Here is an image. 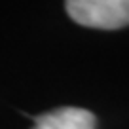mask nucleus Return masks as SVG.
Listing matches in <instances>:
<instances>
[{
	"label": "nucleus",
	"instance_id": "obj_1",
	"mask_svg": "<svg viewBox=\"0 0 129 129\" xmlns=\"http://www.w3.org/2000/svg\"><path fill=\"white\" fill-rule=\"evenodd\" d=\"M64 8L82 27L114 30L129 25V0H70Z\"/></svg>",
	"mask_w": 129,
	"mask_h": 129
},
{
	"label": "nucleus",
	"instance_id": "obj_2",
	"mask_svg": "<svg viewBox=\"0 0 129 129\" xmlns=\"http://www.w3.org/2000/svg\"><path fill=\"white\" fill-rule=\"evenodd\" d=\"M97 121L89 110L64 106L34 118L32 129H95Z\"/></svg>",
	"mask_w": 129,
	"mask_h": 129
}]
</instances>
